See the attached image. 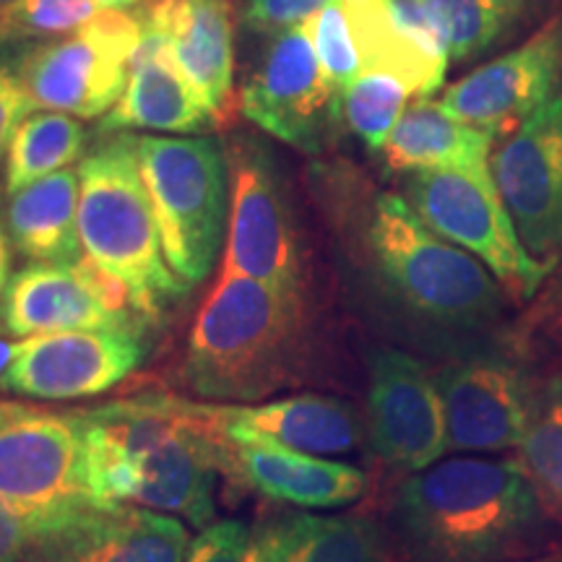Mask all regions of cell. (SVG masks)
<instances>
[{
    "label": "cell",
    "instance_id": "cell-1",
    "mask_svg": "<svg viewBox=\"0 0 562 562\" xmlns=\"http://www.w3.org/2000/svg\"><path fill=\"white\" fill-rule=\"evenodd\" d=\"M372 307L419 347L451 357L505 334V290L398 193H375L351 237Z\"/></svg>",
    "mask_w": 562,
    "mask_h": 562
},
{
    "label": "cell",
    "instance_id": "cell-2",
    "mask_svg": "<svg viewBox=\"0 0 562 562\" xmlns=\"http://www.w3.org/2000/svg\"><path fill=\"white\" fill-rule=\"evenodd\" d=\"M558 526L518 459L463 453L406 476L385 529L402 562H518Z\"/></svg>",
    "mask_w": 562,
    "mask_h": 562
},
{
    "label": "cell",
    "instance_id": "cell-3",
    "mask_svg": "<svg viewBox=\"0 0 562 562\" xmlns=\"http://www.w3.org/2000/svg\"><path fill=\"white\" fill-rule=\"evenodd\" d=\"M100 503H133L206 529L216 516L222 435L188 398L133 396L79 412Z\"/></svg>",
    "mask_w": 562,
    "mask_h": 562
},
{
    "label": "cell",
    "instance_id": "cell-4",
    "mask_svg": "<svg viewBox=\"0 0 562 562\" xmlns=\"http://www.w3.org/2000/svg\"><path fill=\"white\" fill-rule=\"evenodd\" d=\"M302 284L222 271L188 334L182 383L211 402H261L305 375Z\"/></svg>",
    "mask_w": 562,
    "mask_h": 562
},
{
    "label": "cell",
    "instance_id": "cell-5",
    "mask_svg": "<svg viewBox=\"0 0 562 562\" xmlns=\"http://www.w3.org/2000/svg\"><path fill=\"white\" fill-rule=\"evenodd\" d=\"M83 258L125 292L138 318L159 321L191 286L172 271L140 178L136 136L112 133L79 161Z\"/></svg>",
    "mask_w": 562,
    "mask_h": 562
},
{
    "label": "cell",
    "instance_id": "cell-6",
    "mask_svg": "<svg viewBox=\"0 0 562 562\" xmlns=\"http://www.w3.org/2000/svg\"><path fill=\"white\" fill-rule=\"evenodd\" d=\"M140 178L172 271L188 286L214 271L229 224V159L220 138L136 136Z\"/></svg>",
    "mask_w": 562,
    "mask_h": 562
},
{
    "label": "cell",
    "instance_id": "cell-7",
    "mask_svg": "<svg viewBox=\"0 0 562 562\" xmlns=\"http://www.w3.org/2000/svg\"><path fill=\"white\" fill-rule=\"evenodd\" d=\"M97 503L79 412L0 402V505L30 542Z\"/></svg>",
    "mask_w": 562,
    "mask_h": 562
},
{
    "label": "cell",
    "instance_id": "cell-8",
    "mask_svg": "<svg viewBox=\"0 0 562 562\" xmlns=\"http://www.w3.org/2000/svg\"><path fill=\"white\" fill-rule=\"evenodd\" d=\"M542 372L518 336H495L446 357L435 372L446 412L448 451H516L529 425Z\"/></svg>",
    "mask_w": 562,
    "mask_h": 562
},
{
    "label": "cell",
    "instance_id": "cell-9",
    "mask_svg": "<svg viewBox=\"0 0 562 562\" xmlns=\"http://www.w3.org/2000/svg\"><path fill=\"white\" fill-rule=\"evenodd\" d=\"M404 199L427 227L487 266L513 300L531 302L554 271L526 250L490 167L409 172Z\"/></svg>",
    "mask_w": 562,
    "mask_h": 562
},
{
    "label": "cell",
    "instance_id": "cell-10",
    "mask_svg": "<svg viewBox=\"0 0 562 562\" xmlns=\"http://www.w3.org/2000/svg\"><path fill=\"white\" fill-rule=\"evenodd\" d=\"M140 34V9L102 11L79 30L30 42L13 66L37 110L102 121L123 97Z\"/></svg>",
    "mask_w": 562,
    "mask_h": 562
},
{
    "label": "cell",
    "instance_id": "cell-11",
    "mask_svg": "<svg viewBox=\"0 0 562 562\" xmlns=\"http://www.w3.org/2000/svg\"><path fill=\"white\" fill-rule=\"evenodd\" d=\"M229 159V224L222 271L302 284L297 222L277 159L258 138L237 136Z\"/></svg>",
    "mask_w": 562,
    "mask_h": 562
},
{
    "label": "cell",
    "instance_id": "cell-12",
    "mask_svg": "<svg viewBox=\"0 0 562 562\" xmlns=\"http://www.w3.org/2000/svg\"><path fill=\"white\" fill-rule=\"evenodd\" d=\"M250 123L297 151L321 154L341 121V97L323 74L305 24L273 34L240 94Z\"/></svg>",
    "mask_w": 562,
    "mask_h": 562
},
{
    "label": "cell",
    "instance_id": "cell-13",
    "mask_svg": "<svg viewBox=\"0 0 562 562\" xmlns=\"http://www.w3.org/2000/svg\"><path fill=\"white\" fill-rule=\"evenodd\" d=\"M490 172L526 250L554 269L562 258V91L495 138Z\"/></svg>",
    "mask_w": 562,
    "mask_h": 562
},
{
    "label": "cell",
    "instance_id": "cell-14",
    "mask_svg": "<svg viewBox=\"0 0 562 562\" xmlns=\"http://www.w3.org/2000/svg\"><path fill=\"white\" fill-rule=\"evenodd\" d=\"M140 326L89 328L21 339L3 391L37 402L94 398L123 383L146 360Z\"/></svg>",
    "mask_w": 562,
    "mask_h": 562
},
{
    "label": "cell",
    "instance_id": "cell-15",
    "mask_svg": "<svg viewBox=\"0 0 562 562\" xmlns=\"http://www.w3.org/2000/svg\"><path fill=\"white\" fill-rule=\"evenodd\" d=\"M364 422L372 453L396 472H422L448 453L438 383L425 362L404 349L370 351Z\"/></svg>",
    "mask_w": 562,
    "mask_h": 562
},
{
    "label": "cell",
    "instance_id": "cell-16",
    "mask_svg": "<svg viewBox=\"0 0 562 562\" xmlns=\"http://www.w3.org/2000/svg\"><path fill=\"white\" fill-rule=\"evenodd\" d=\"M0 326L9 336L89 331L140 326L136 311L115 281L87 258L76 263L30 261L11 273L0 297Z\"/></svg>",
    "mask_w": 562,
    "mask_h": 562
},
{
    "label": "cell",
    "instance_id": "cell-17",
    "mask_svg": "<svg viewBox=\"0 0 562 562\" xmlns=\"http://www.w3.org/2000/svg\"><path fill=\"white\" fill-rule=\"evenodd\" d=\"M562 19H552L531 40L484 63L442 91V110L495 138L521 125L560 91Z\"/></svg>",
    "mask_w": 562,
    "mask_h": 562
},
{
    "label": "cell",
    "instance_id": "cell-18",
    "mask_svg": "<svg viewBox=\"0 0 562 562\" xmlns=\"http://www.w3.org/2000/svg\"><path fill=\"white\" fill-rule=\"evenodd\" d=\"M191 533L178 516L133 503H97L30 542L40 562H186Z\"/></svg>",
    "mask_w": 562,
    "mask_h": 562
},
{
    "label": "cell",
    "instance_id": "cell-19",
    "mask_svg": "<svg viewBox=\"0 0 562 562\" xmlns=\"http://www.w3.org/2000/svg\"><path fill=\"white\" fill-rule=\"evenodd\" d=\"M222 474L266 501L300 510L344 508L368 490L362 469L248 435H222Z\"/></svg>",
    "mask_w": 562,
    "mask_h": 562
},
{
    "label": "cell",
    "instance_id": "cell-20",
    "mask_svg": "<svg viewBox=\"0 0 562 562\" xmlns=\"http://www.w3.org/2000/svg\"><path fill=\"white\" fill-rule=\"evenodd\" d=\"M362 70L389 74L412 97H432L446 81L448 45L419 0H341Z\"/></svg>",
    "mask_w": 562,
    "mask_h": 562
},
{
    "label": "cell",
    "instance_id": "cell-21",
    "mask_svg": "<svg viewBox=\"0 0 562 562\" xmlns=\"http://www.w3.org/2000/svg\"><path fill=\"white\" fill-rule=\"evenodd\" d=\"M193 412L222 435H248L315 456H344L360 448L364 419L339 396L297 393L266 404H199Z\"/></svg>",
    "mask_w": 562,
    "mask_h": 562
},
{
    "label": "cell",
    "instance_id": "cell-22",
    "mask_svg": "<svg viewBox=\"0 0 562 562\" xmlns=\"http://www.w3.org/2000/svg\"><path fill=\"white\" fill-rule=\"evenodd\" d=\"M140 13L167 40L182 74L222 125L235 110L232 0H146Z\"/></svg>",
    "mask_w": 562,
    "mask_h": 562
},
{
    "label": "cell",
    "instance_id": "cell-23",
    "mask_svg": "<svg viewBox=\"0 0 562 562\" xmlns=\"http://www.w3.org/2000/svg\"><path fill=\"white\" fill-rule=\"evenodd\" d=\"M214 125L220 123L191 79L182 74L167 40L144 21V34L131 60L128 83L115 108L100 121V133L159 131L201 136Z\"/></svg>",
    "mask_w": 562,
    "mask_h": 562
},
{
    "label": "cell",
    "instance_id": "cell-24",
    "mask_svg": "<svg viewBox=\"0 0 562 562\" xmlns=\"http://www.w3.org/2000/svg\"><path fill=\"white\" fill-rule=\"evenodd\" d=\"M389 529L364 513L290 510L252 529V562H396Z\"/></svg>",
    "mask_w": 562,
    "mask_h": 562
},
{
    "label": "cell",
    "instance_id": "cell-25",
    "mask_svg": "<svg viewBox=\"0 0 562 562\" xmlns=\"http://www.w3.org/2000/svg\"><path fill=\"white\" fill-rule=\"evenodd\" d=\"M79 193V170L68 167L5 195L3 222L19 256L50 263L81 261Z\"/></svg>",
    "mask_w": 562,
    "mask_h": 562
},
{
    "label": "cell",
    "instance_id": "cell-26",
    "mask_svg": "<svg viewBox=\"0 0 562 562\" xmlns=\"http://www.w3.org/2000/svg\"><path fill=\"white\" fill-rule=\"evenodd\" d=\"M495 136L453 117L430 97H417L402 112L383 146L393 172L422 170H482L490 167Z\"/></svg>",
    "mask_w": 562,
    "mask_h": 562
},
{
    "label": "cell",
    "instance_id": "cell-27",
    "mask_svg": "<svg viewBox=\"0 0 562 562\" xmlns=\"http://www.w3.org/2000/svg\"><path fill=\"white\" fill-rule=\"evenodd\" d=\"M89 133L79 117L42 110L26 115L11 140L3 170V193L11 195L47 175L68 170L87 157Z\"/></svg>",
    "mask_w": 562,
    "mask_h": 562
},
{
    "label": "cell",
    "instance_id": "cell-28",
    "mask_svg": "<svg viewBox=\"0 0 562 562\" xmlns=\"http://www.w3.org/2000/svg\"><path fill=\"white\" fill-rule=\"evenodd\" d=\"M516 451L539 501L562 526V362L539 378L529 425Z\"/></svg>",
    "mask_w": 562,
    "mask_h": 562
},
{
    "label": "cell",
    "instance_id": "cell-29",
    "mask_svg": "<svg viewBox=\"0 0 562 562\" xmlns=\"http://www.w3.org/2000/svg\"><path fill=\"white\" fill-rule=\"evenodd\" d=\"M448 45L451 60L492 50L516 32L537 0H419Z\"/></svg>",
    "mask_w": 562,
    "mask_h": 562
},
{
    "label": "cell",
    "instance_id": "cell-30",
    "mask_svg": "<svg viewBox=\"0 0 562 562\" xmlns=\"http://www.w3.org/2000/svg\"><path fill=\"white\" fill-rule=\"evenodd\" d=\"M409 97V89L393 76L362 70L341 91V121L368 146V151H383Z\"/></svg>",
    "mask_w": 562,
    "mask_h": 562
},
{
    "label": "cell",
    "instance_id": "cell-31",
    "mask_svg": "<svg viewBox=\"0 0 562 562\" xmlns=\"http://www.w3.org/2000/svg\"><path fill=\"white\" fill-rule=\"evenodd\" d=\"M102 11L97 0H16L0 13V47L60 37Z\"/></svg>",
    "mask_w": 562,
    "mask_h": 562
},
{
    "label": "cell",
    "instance_id": "cell-32",
    "mask_svg": "<svg viewBox=\"0 0 562 562\" xmlns=\"http://www.w3.org/2000/svg\"><path fill=\"white\" fill-rule=\"evenodd\" d=\"M305 30L311 34L323 74L328 76V81L341 97V91L362 74V60L357 53L355 37H351L347 13L341 9V0L326 5L311 21H305Z\"/></svg>",
    "mask_w": 562,
    "mask_h": 562
},
{
    "label": "cell",
    "instance_id": "cell-33",
    "mask_svg": "<svg viewBox=\"0 0 562 562\" xmlns=\"http://www.w3.org/2000/svg\"><path fill=\"white\" fill-rule=\"evenodd\" d=\"M186 562H252V529L245 521H214L188 547Z\"/></svg>",
    "mask_w": 562,
    "mask_h": 562
},
{
    "label": "cell",
    "instance_id": "cell-34",
    "mask_svg": "<svg viewBox=\"0 0 562 562\" xmlns=\"http://www.w3.org/2000/svg\"><path fill=\"white\" fill-rule=\"evenodd\" d=\"M339 0H245L243 21L258 34H279L311 21L315 13Z\"/></svg>",
    "mask_w": 562,
    "mask_h": 562
},
{
    "label": "cell",
    "instance_id": "cell-35",
    "mask_svg": "<svg viewBox=\"0 0 562 562\" xmlns=\"http://www.w3.org/2000/svg\"><path fill=\"white\" fill-rule=\"evenodd\" d=\"M32 110L37 108H34L32 97L26 94L16 66H13L11 60L0 58V201L5 199L3 170L5 159H9L11 140L16 136L21 121H24L26 115H32Z\"/></svg>",
    "mask_w": 562,
    "mask_h": 562
},
{
    "label": "cell",
    "instance_id": "cell-36",
    "mask_svg": "<svg viewBox=\"0 0 562 562\" xmlns=\"http://www.w3.org/2000/svg\"><path fill=\"white\" fill-rule=\"evenodd\" d=\"M542 290L544 294L539 292L542 294V300H539L537 307H533L537 328H544V331H550L562 339V258L560 263L554 266V271L550 273V279H547Z\"/></svg>",
    "mask_w": 562,
    "mask_h": 562
},
{
    "label": "cell",
    "instance_id": "cell-37",
    "mask_svg": "<svg viewBox=\"0 0 562 562\" xmlns=\"http://www.w3.org/2000/svg\"><path fill=\"white\" fill-rule=\"evenodd\" d=\"M30 554V537L24 526L0 505V562H26Z\"/></svg>",
    "mask_w": 562,
    "mask_h": 562
},
{
    "label": "cell",
    "instance_id": "cell-38",
    "mask_svg": "<svg viewBox=\"0 0 562 562\" xmlns=\"http://www.w3.org/2000/svg\"><path fill=\"white\" fill-rule=\"evenodd\" d=\"M11 258H13V243L9 237V229H5L3 214H0V297H3L5 284L11 279Z\"/></svg>",
    "mask_w": 562,
    "mask_h": 562
},
{
    "label": "cell",
    "instance_id": "cell-39",
    "mask_svg": "<svg viewBox=\"0 0 562 562\" xmlns=\"http://www.w3.org/2000/svg\"><path fill=\"white\" fill-rule=\"evenodd\" d=\"M16 349H19V341L9 339V336H0V391H3L5 370L11 368L13 357H16Z\"/></svg>",
    "mask_w": 562,
    "mask_h": 562
},
{
    "label": "cell",
    "instance_id": "cell-40",
    "mask_svg": "<svg viewBox=\"0 0 562 562\" xmlns=\"http://www.w3.org/2000/svg\"><path fill=\"white\" fill-rule=\"evenodd\" d=\"M97 3L108 11H125V9H136V5L146 3V0H97Z\"/></svg>",
    "mask_w": 562,
    "mask_h": 562
},
{
    "label": "cell",
    "instance_id": "cell-41",
    "mask_svg": "<svg viewBox=\"0 0 562 562\" xmlns=\"http://www.w3.org/2000/svg\"><path fill=\"white\" fill-rule=\"evenodd\" d=\"M518 562H562V550H547V552L531 554V558L518 560Z\"/></svg>",
    "mask_w": 562,
    "mask_h": 562
},
{
    "label": "cell",
    "instance_id": "cell-42",
    "mask_svg": "<svg viewBox=\"0 0 562 562\" xmlns=\"http://www.w3.org/2000/svg\"><path fill=\"white\" fill-rule=\"evenodd\" d=\"M16 3V0H0V13H3L5 9H9V5H13Z\"/></svg>",
    "mask_w": 562,
    "mask_h": 562
},
{
    "label": "cell",
    "instance_id": "cell-43",
    "mask_svg": "<svg viewBox=\"0 0 562 562\" xmlns=\"http://www.w3.org/2000/svg\"><path fill=\"white\" fill-rule=\"evenodd\" d=\"M26 562H40V560H34V558H30V554H26Z\"/></svg>",
    "mask_w": 562,
    "mask_h": 562
}]
</instances>
